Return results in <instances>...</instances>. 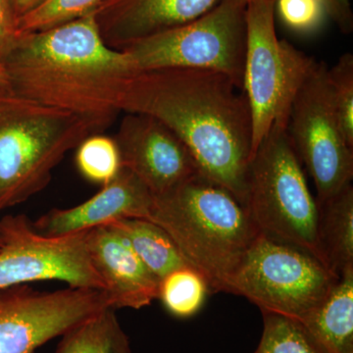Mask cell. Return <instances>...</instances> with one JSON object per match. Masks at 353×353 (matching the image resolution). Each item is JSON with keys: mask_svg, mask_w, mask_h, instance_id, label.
<instances>
[{"mask_svg": "<svg viewBox=\"0 0 353 353\" xmlns=\"http://www.w3.org/2000/svg\"><path fill=\"white\" fill-rule=\"evenodd\" d=\"M120 111L160 121L189 148L202 176L246 208L252 115L245 90L213 70L161 68L130 77Z\"/></svg>", "mask_w": 353, "mask_h": 353, "instance_id": "6da1fadb", "label": "cell"}, {"mask_svg": "<svg viewBox=\"0 0 353 353\" xmlns=\"http://www.w3.org/2000/svg\"><path fill=\"white\" fill-rule=\"evenodd\" d=\"M9 90L29 101L85 115H117L125 85L139 72L104 43L94 13L18 34L0 59Z\"/></svg>", "mask_w": 353, "mask_h": 353, "instance_id": "7a4b0ae2", "label": "cell"}, {"mask_svg": "<svg viewBox=\"0 0 353 353\" xmlns=\"http://www.w3.org/2000/svg\"><path fill=\"white\" fill-rule=\"evenodd\" d=\"M148 220L170 236L212 292H228L260 232L232 192L201 174L154 196Z\"/></svg>", "mask_w": 353, "mask_h": 353, "instance_id": "3957f363", "label": "cell"}, {"mask_svg": "<svg viewBox=\"0 0 353 353\" xmlns=\"http://www.w3.org/2000/svg\"><path fill=\"white\" fill-rule=\"evenodd\" d=\"M114 118L44 105L0 88V212L46 189L65 155Z\"/></svg>", "mask_w": 353, "mask_h": 353, "instance_id": "277c9868", "label": "cell"}, {"mask_svg": "<svg viewBox=\"0 0 353 353\" xmlns=\"http://www.w3.org/2000/svg\"><path fill=\"white\" fill-rule=\"evenodd\" d=\"M301 164L288 128H272L250 158L246 209L260 233L305 250L325 265L318 204Z\"/></svg>", "mask_w": 353, "mask_h": 353, "instance_id": "5b68a950", "label": "cell"}, {"mask_svg": "<svg viewBox=\"0 0 353 353\" xmlns=\"http://www.w3.org/2000/svg\"><path fill=\"white\" fill-rule=\"evenodd\" d=\"M275 4L274 0H248L246 7L243 90L252 115V157L272 128H288L297 90L317 62L278 39Z\"/></svg>", "mask_w": 353, "mask_h": 353, "instance_id": "8992f818", "label": "cell"}, {"mask_svg": "<svg viewBox=\"0 0 353 353\" xmlns=\"http://www.w3.org/2000/svg\"><path fill=\"white\" fill-rule=\"evenodd\" d=\"M248 0H221L196 20L134 41L122 51L139 71L213 70L243 88Z\"/></svg>", "mask_w": 353, "mask_h": 353, "instance_id": "52a82bcc", "label": "cell"}, {"mask_svg": "<svg viewBox=\"0 0 353 353\" xmlns=\"http://www.w3.org/2000/svg\"><path fill=\"white\" fill-rule=\"evenodd\" d=\"M338 279L314 255L260 233L228 292L245 296L261 312L301 322L324 301Z\"/></svg>", "mask_w": 353, "mask_h": 353, "instance_id": "ba28073f", "label": "cell"}, {"mask_svg": "<svg viewBox=\"0 0 353 353\" xmlns=\"http://www.w3.org/2000/svg\"><path fill=\"white\" fill-rule=\"evenodd\" d=\"M328 70L324 62H316L297 90L288 123L290 141L314 183L317 204L353 179V148L341 130Z\"/></svg>", "mask_w": 353, "mask_h": 353, "instance_id": "9c48e42d", "label": "cell"}, {"mask_svg": "<svg viewBox=\"0 0 353 353\" xmlns=\"http://www.w3.org/2000/svg\"><path fill=\"white\" fill-rule=\"evenodd\" d=\"M87 232L48 236L38 233L24 215L0 220V290L39 281L105 290L87 245Z\"/></svg>", "mask_w": 353, "mask_h": 353, "instance_id": "30bf717a", "label": "cell"}, {"mask_svg": "<svg viewBox=\"0 0 353 353\" xmlns=\"http://www.w3.org/2000/svg\"><path fill=\"white\" fill-rule=\"evenodd\" d=\"M113 308L105 290L68 287L0 290V353H34L44 343Z\"/></svg>", "mask_w": 353, "mask_h": 353, "instance_id": "8fae6325", "label": "cell"}, {"mask_svg": "<svg viewBox=\"0 0 353 353\" xmlns=\"http://www.w3.org/2000/svg\"><path fill=\"white\" fill-rule=\"evenodd\" d=\"M121 164L160 196L201 174L189 148L160 121L127 113L114 138Z\"/></svg>", "mask_w": 353, "mask_h": 353, "instance_id": "7c38bea8", "label": "cell"}, {"mask_svg": "<svg viewBox=\"0 0 353 353\" xmlns=\"http://www.w3.org/2000/svg\"><path fill=\"white\" fill-rule=\"evenodd\" d=\"M153 199L150 190L122 167L95 196L75 208L52 209L32 223V227L43 236H59L108 226L126 218L148 220Z\"/></svg>", "mask_w": 353, "mask_h": 353, "instance_id": "4fadbf2b", "label": "cell"}, {"mask_svg": "<svg viewBox=\"0 0 353 353\" xmlns=\"http://www.w3.org/2000/svg\"><path fill=\"white\" fill-rule=\"evenodd\" d=\"M221 0H105L94 11L104 43L122 50L134 41L188 24Z\"/></svg>", "mask_w": 353, "mask_h": 353, "instance_id": "5bb4252c", "label": "cell"}, {"mask_svg": "<svg viewBox=\"0 0 353 353\" xmlns=\"http://www.w3.org/2000/svg\"><path fill=\"white\" fill-rule=\"evenodd\" d=\"M87 245L114 309H141L158 299L159 279L112 228L88 230Z\"/></svg>", "mask_w": 353, "mask_h": 353, "instance_id": "9a60e30c", "label": "cell"}, {"mask_svg": "<svg viewBox=\"0 0 353 353\" xmlns=\"http://www.w3.org/2000/svg\"><path fill=\"white\" fill-rule=\"evenodd\" d=\"M299 323L320 353H353V266L341 274L324 301Z\"/></svg>", "mask_w": 353, "mask_h": 353, "instance_id": "2e32d148", "label": "cell"}, {"mask_svg": "<svg viewBox=\"0 0 353 353\" xmlns=\"http://www.w3.org/2000/svg\"><path fill=\"white\" fill-rule=\"evenodd\" d=\"M318 239L323 260L340 277L353 266V187L350 183L338 194L318 203Z\"/></svg>", "mask_w": 353, "mask_h": 353, "instance_id": "e0dca14e", "label": "cell"}, {"mask_svg": "<svg viewBox=\"0 0 353 353\" xmlns=\"http://www.w3.org/2000/svg\"><path fill=\"white\" fill-rule=\"evenodd\" d=\"M108 226L128 241L148 270L160 281L171 272L189 266L170 236L152 221L126 218Z\"/></svg>", "mask_w": 353, "mask_h": 353, "instance_id": "ac0fdd59", "label": "cell"}, {"mask_svg": "<svg viewBox=\"0 0 353 353\" xmlns=\"http://www.w3.org/2000/svg\"><path fill=\"white\" fill-rule=\"evenodd\" d=\"M61 336L57 353H132L114 308L104 309Z\"/></svg>", "mask_w": 353, "mask_h": 353, "instance_id": "d6986e66", "label": "cell"}, {"mask_svg": "<svg viewBox=\"0 0 353 353\" xmlns=\"http://www.w3.org/2000/svg\"><path fill=\"white\" fill-rule=\"evenodd\" d=\"M208 292L210 290L203 276L196 269L185 266L160 281L158 299L172 315L188 318L199 312Z\"/></svg>", "mask_w": 353, "mask_h": 353, "instance_id": "ffe728a7", "label": "cell"}, {"mask_svg": "<svg viewBox=\"0 0 353 353\" xmlns=\"http://www.w3.org/2000/svg\"><path fill=\"white\" fill-rule=\"evenodd\" d=\"M76 165L83 178L102 185L111 182L122 169L115 141L101 134L88 137L77 148Z\"/></svg>", "mask_w": 353, "mask_h": 353, "instance_id": "44dd1931", "label": "cell"}, {"mask_svg": "<svg viewBox=\"0 0 353 353\" xmlns=\"http://www.w3.org/2000/svg\"><path fill=\"white\" fill-rule=\"evenodd\" d=\"M263 332L253 353H320L299 322L262 312Z\"/></svg>", "mask_w": 353, "mask_h": 353, "instance_id": "7402d4cb", "label": "cell"}, {"mask_svg": "<svg viewBox=\"0 0 353 353\" xmlns=\"http://www.w3.org/2000/svg\"><path fill=\"white\" fill-rule=\"evenodd\" d=\"M105 0H46L16 23L17 34L43 31L94 12Z\"/></svg>", "mask_w": 353, "mask_h": 353, "instance_id": "603a6c76", "label": "cell"}, {"mask_svg": "<svg viewBox=\"0 0 353 353\" xmlns=\"http://www.w3.org/2000/svg\"><path fill=\"white\" fill-rule=\"evenodd\" d=\"M332 97L343 134L353 148V55L345 53L328 70Z\"/></svg>", "mask_w": 353, "mask_h": 353, "instance_id": "cb8c5ba5", "label": "cell"}, {"mask_svg": "<svg viewBox=\"0 0 353 353\" xmlns=\"http://www.w3.org/2000/svg\"><path fill=\"white\" fill-rule=\"evenodd\" d=\"M275 3L285 26L299 32L315 31L328 14L325 0H276Z\"/></svg>", "mask_w": 353, "mask_h": 353, "instance_id": "d4e9b609", "label": "cell"}, {"mask_svg": "<svg viewBox=\"0 0 353 353\" xmlns=\"http://www.w3.org/2000/svg\"><path fill=\"white\" fill-rule=\"evenodd\" d=\"M16 19L9 0H0V59L17 39Z\"/></svg>", "mask_w": 353, "mask_h": 353, "instance_id": "484cf974", "label": "cell"}, {"mask_svg": "<svg viewBox=\"0 0 353 353\" xmlns=\"http://www.w3.org/2000/svg\"><path fill=\"white\" fill-rule=\"evenodd\" d=\"M327 12L340 28L341 32L348 34L353 31V14L350 0H325Z\"/></svg>", "mask_w": 353, "mask_h": 353, "instance_id": "4316f807", "label": "cell"}, {"mask_svg": "<svg viewBox=\"0 0 353 353\" xmlns=\"http://www.w3.org/2000/svg\"><path fill=\"white\" fill-rule=\"evenodd\" d=\"M46 0H9L16 23L20 18L41 6Z\"/></svg>", "mask_w": 353, "mask_h": 353, "instance_id": "83f0119b", "label": "cell"}, {"mask_svg": "<svg viewBox=\"0 0 353 353\" xmlns=\"http://www.w3.org/2000/svg\"><path fill=\"white\" fill-rule=\"evenodd\" d=\"M0 88L9 90L8 77H7L6 70L1 63H0Z\"/></svg>", "mask_w": 353, "mask_h": 353, "instance_id": "f1b7e54d", "label": "cell"}, {"mask_svg": "<svg viewBox=\"0 0 353 353\" xmlns=\"http://www.w3.org/2000/svg\"><path fill=\"white\" fill-rule=\"evenodd\" d=\"M2 243H2V239H1V236H0V248H1Z\"/></svg>", "mask_w": 353, "mask_h": 353, "instance_id": "f546056e", "label": "cell"}, {"mask_svg": "<svg viewBox=\"0 0 353 353\" xmlns=\"http://www.w3.org/2000/svg\"><path fill=\"white\" fill-rule=\"evenodd\" d=\"M274 1H275V2H276V0H274Z\"/></svg>", "mask_w": 353, "mask_h": 353, "instance_id": "4dcf8cb0", "label": "cell"}]
</instances>
